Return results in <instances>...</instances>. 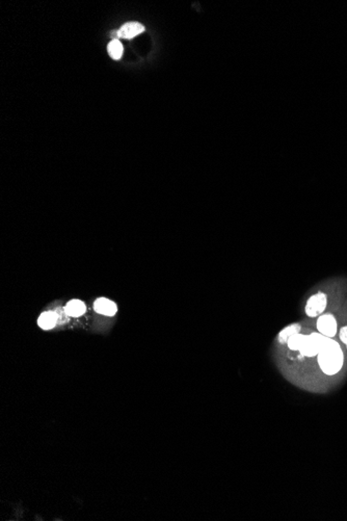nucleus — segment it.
<instances>
[{"instance_id":"f257e3e1","label":"nucleus","mask_w":347,"mask_h":521,"mask_svg":"<svg viewBox=\"0 0 347 521\" xmlns=\"http://www.w3.org/2000/svg\"><path fill=\"white\" fill-rule=\"evenodd\" d=\"M317 356L320 370L325 375L334 376L341 371L344 363L343 351L333 338L326 337Z\"/></svg>"},{"instance_id":"f03ea898","label":"nucleus","mask_w":347,"mask_h":521,"mask_svg":"<svg viewBox=\"0 0 347 521\" xmlns=\"http://www.w3.org/2000/svg\"><path fill=\"white\" fill-rule=\"evenodd\" d=\"M325 338L326 336L322 335L321 333H312L310 335H305V338L298 352L306 357H314L318 355Z\"/></svg>"},{"instance_id":"7ed1b4c3","label":"nucleus","mask_w":347,"mask_h":521,"mask_svg":"<svg viewBox=\"0 0 347 521\" xmlns=\"http://www.w3.org/2000/svg\"><path fill=\"white\" fill-rule=\"evenodd\" d=\"M327 299L323 293L313 295L306 304V314L309 317H317L323 313L326 308Z\"/></svg>"},{"instance_id":"20e7f679","label":"nucleus","mask_w":347,"mask_h":521,"mask_svg":"<svg viewBox=\"0 0 347 521\" xmlns=\"http://www.w3.org/2000/svg\"><path fill=\"white\" fill-rule=\"evenodd\" d=\"M317 329L319 333L326 337H333L337 334V319L336 317L330 314H321L317 319Z\"/></svg>"},{"instance_id":"39448f33","label":"nucleus","mask_w":347,"mask_h":521,"mask_svg":"<svg viewBox=\"0 0 347 521\" xmlns=\"http://www.w3.org/2000/svg\"><path fill=\"white\" fill-rule=\"evenodd\" d=\"M145 30L144 26L139 22H128L124 24L118 30L119 39H133L134 37L139 36Z\"/></svg>"},{"instance_id":"423d86ee","label":"nucleus","mask_w":347,"mask_h":521,"mask_svg":"<svg viewBox=\"0 0 347 521\" xmlns=\"http://www.w3.org/2000/svg\"><path fill=\"white\" fill-rule=\"evenodd\" d=\"M95 310L98 312V313H101V314H104V315H108V316H112L117 313V305L115 303H113L112 301L108 300V299H105V298H101V299H98L96 302H95Z\"/></svg>"},{"instance_id":"0eeeda50","label":"nucleus","mask_w":347,"mask_h":521,"mask_svg":"<svg viewBox=\"0 0 347 521\" xmlns=\"http://www.w3.org/2000/svg\"><path fill=\"white\" fill-rule=\"evenodd\" d=\"M65 311L70 316L78 317L85 312V305L79 300H73L67 304Z\"/></svg>"},{"instance_id":"6e6552de","label":"nucleus","mask_w":347,"mask_h":521,"mask_svg":"<svg viewBox=\"0 0 347 521\" xmlns=\"http://www.w3.org/2000/svg\"><path fill=\"white\" fill-rule=\"evenodd\" d=\"M56 319H57V315L56 313L52 312V311H47V312H44L40 315L39 317V320H38V324L39 326L44 329V330H49L51 328H53L56 324Z\"/></svg>"},{"instance_id":"1a4fd4ad","label":"nucleus","mask_w":347,"mask_h":521,"mask_svg":"<svg viewBox=\"0 0 347 521\" xmlns=\"http://www.w3.org/2000/svg\"><path fill=\"white\" fill-rule=\"evenodd\" d=\"M300 325L299 324H291L289 326H287L286 328H284L280 333H279V341L281 342V344H287L288 342V339L290 338V337L294 334H297L300 332Z\"/></svg>"},{"instance_id":"9d476101","label":"nucleus","mask_w":347,"mask_h":521,"mask_svg":"<svg viewBox=\"0 0 347 521\" xmlns=\"http://www.w3.org/2000/svg\"><path fill=\"white\" fill-rule=\"evenodd\" d=\"M107 51L111 58L120 59L124 51L123 45L121 44V42L119 40H112L107 46Z\"/></svg>"},{"instance_id":"9b49d317","label":"nucleus","mask_w":347,"mask_h":521,"mask_svg":"<svg viewBox=\"0 0 347 521\" xmlns=\"http://www.w3.org/2000/svg\"><path fill=\"white\" fill-rule=\"evenodd\" d=\"M304 338H305L304 334H300V333L294 334L288 339L287 345L291 351H299V348H300L301 343H303Z\"/></svg>"},{"instance_id":"f8f14e48","label":"nucleus","mask_w":347,"mask_h":521,"mask_svg":"<svg viewBox=\"0 0 347 521\" xmlns=\"http://www.w3.org/2000/svg\"><path fill=\"white\" fill-rule=\"evenodd\" d=\"M339 337H340L341 341L345 344V346L347 349V326L341 328V330L339 332Z\"/></svg>"}]
</instances>
